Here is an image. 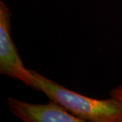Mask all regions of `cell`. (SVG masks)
<instances>
[{
	"label": "cell",
	"instance_id": "4",
	"mask_svg": "<svg viewBox=\"0 0 122 122\" xmlns=\"http://www.w3.org/2000/svg\"><path fill=\"white\" fill-rule=\"evenodd\" d=\"M109 95H110V97L118 99L122 103V84L113 87L109 92Z\"/></svg>",
	"mask_w": 122,
	"mask_h": 122
},
{
	"label": "cell",
	"instance_id": "1",
	"mask_svg": "<svg viewBox=\"0 0 122 122\" xmlns=\"http://www.w3.org/2000/svg\"><path fill=\"white\" fill-rule=\"evenodd\" d=\"M35 90L42 92L83 122H122V103L110 97L97 99L67 89L53 80L31 69Z\"/></svg>",
	"mask_w": 122,
	"mask_h": 122
},
{
	"label": "cell",
	"instance_id": "2",
	"mask_svg": "<svg viewBox=\"0 0 122 122\" xmlns=\"http://www.w3.org/2000/svg\"><path fill=\"white\" fill-rule=\"evenodd\" d=\"M12 13L3 1H0V74L35 90L31 69L24 65L11 36Z\"/></svg>",
	"mask_w": 122,
	"mask_h": 122
},
{
	"label": "cell",
	"instance_id": "3",
	"mask_svg": "<svg viewBox=\"0 0 122 122\" xmlns=\"http://www.w3.org/2000/svg\"><path fill=\"white\" fill-rule=\"evenodd\" d=\"M9 110L23 122H83L52 100L34 104L9 97Z\"/></svg>",
	"mask_w": 122,
	"mask_h": 122
}]
</instances>
